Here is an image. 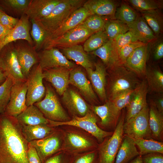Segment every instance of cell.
<instances>
[{
    "mask_svg": "<svg viewBox=\"0 0 163 163\" xmlns=\"http://www.w3.org/2000/svg\"><path fill=\"white\" fill-rule=\"evenodd\" d=\"M149 124L152 136L160 139L163 132V114L160 113L150 100L149 108Z\"/></svg>",
    "mask_w": 163,
    "mask_h": 163,
    "instance_id": "obj_31",
    "label": "cell"
},
{
    "mask_svg": "<svg viewBox=\"0 0 163 163\" xmlns=\"http://www.w3.org/2000/svg\"><path fill=\"white\" fill-rule=\"evenodd\" d=\"M30 21L32 24L30 35L34 43V47L36 50L43 48L49 34L39 21L33 19Z\"/></svg>",
    "mask_w": 163,
    "mask_h": 163,
    "instance_id": "obj_36",
    "label": "cell"
},
{
    "mask_svg": "<svg viewBox=\"0 0 163 163\" xmlns=\"http://www.w3.org/2000/svg\"><path fill=\"white\" fill-rule=\"evenodd\" d=\"M72 157L59 153L49 157L44 163H70Z\"/></svg>",
    "mask_w": 163,
    "mask_h": 163,
    "instance_id": "obj_51",
    "label": "cell"
},
{
    "mask_svg": "<svg viewBox=\"0 0 163 163\" xmlns=\"http://www.w3.org/2000/svg\"><path fill=\"white\" fill-rule=\"evenodd\" d=\"M143 163H163V154L153 153L142 156Z\"/></svg>",
    "mask_w": 163,
    "mask_h": 163,
    "instance_id": "obj_50",
    "label": "cell"
},
{
    "mask_svg": "<svg viewBox=\"0 0 163 163\" xmlns=\"http://www.w3.org/2000/svg\"><path fill=\"white\" fill-rule=\"evenodd\" d=\"M31 0H5L3 2L14 11L24 14Z\"/></svg>",
    "mask_w": 163,
    "mask_h": 163,
    "instance_id": "obj_46",
    "label": "cell"
},
{
    "mask_svg": "<svg viewBox=\"0 0 163 163\" xmlns=\"http://www.w3.org/2000/svg\"><path fill=\"white\" fill-rule=\"evenodd\" d=\"M137 15L138 14L129 6L125 3H123L116 8L114 18L129 24L136 20Z\"/></svg>",
    "mask_w": 163,
    "mask_h": 163,
    "instance_id": "obj_41",
    "label": "cell"
},
{
    "mask_svg": "<svg viewBox=\"0 0 163 163\" xmlns=\"http://www.w3.org/2000/svg\"><path fill=\"white\" fill-rule=\"evenodd\" d=\"M66 144L72 151L79 152L93 146L94 143L85 136L73 132H69L66 136Z\"/></svg>",
    "mask_w": 163,
    "mask_h": 163,
    "instance_id": "obj_34",
    "label": "cell"
},
{
    "mask_svg": "<svg viewBox=\"0 0 163 163\" xmlns=\"http://www.w3.org/2000/svg\"><path fill=\"white\" fill-rule=\"evenodd\" d=\"M19 20V19L8 15L3 11L0 15V23L9 30H11L14 27Z\"/></svg>",
    "mask_w": 163,
    "mask_h": 163,
    "instance_id": "obj_49",
    "label": "cell"
},
{
    "mask_svg": "<svg viewBox=\"0 0 163 163\" xmlns=\"http://www.w3.org/2000/svg\"><path fill=\"white\" fill-rule=\"evenodd\" d=\"M126 113L123 110L121 116L111 137L101 147L98 153L99 163H114L122 143L124 133L123 125Z\"/></svg>",
    "mask_w": 163,
    "mask_h": 163,
    "instance_id": "obj_5",
    "label": "cell"
},
{
    "mask_svg": "<svg viewBox=\"0 0 163 163\" xmlns=\"http://www.w3.org/2000/svg\"><path fill=\"white\" fill-rule=\"evenodd\" d=\"M149 107L148 104L138 114L126 121L123 133L133 139H146L152 135L149 124Z\"/></svg>",
    "mask_w": 163,
    "mask_h": 163,
    "instance_id": "obj_7",
    "label": "cell"
},
{
    "mask_svg": "<svg viewBox=\"0 0 163 163\" xmlns=\"http://www.w3.org/2000/svg\"><path fill=\"white\" fill-rule=\"evenodd\" d=\"M97 121L95 114L90 110L83 117L73 116L72 120L65 122L50 121V124L53 126L67 125L78 127L91 134L99 141H102L104 138L111 136L113 133L99 128L97 124Z\"/></svg>",
    "mask_w": 163,
    "mask_h": 163,
    "instance_id": "obj_6",
    "label": "cell"
},
{
    "mask_svg": "<svg viewBox=\"0 0 163 163\" xmlns=\"http://www.w3.org/2000/svg\"><path fill=\"white\" fill-rule=\"evenodd\" d=\"M2 70L5 71V67L3 60L0 57V70Z\"/></svg>",
    "mask_w": 163,
    "mask_h": 163,
    "instance_id": "obj_58",
    "label": "cell"
},
{
    "mask_svg": "<svg viewBox=\"0 0 163 163\" xmlns=\"http://www.w3.org/2000/svg\"><path fill=\"white\" fill-rule=\"evenodd\" d=\"M29 18L23 14L13 29L6 37L2 46V49L9 43L18 40H25L32 46L33 41L30 36Z\"/></svg>",
    "mask_w": 163,
    "mask_h": 163,
    "instance_id": "obj_21",
    "label": "cell"
},
{
    "mask_svg": "<svg viewBox=\"0 0 163 163\" xmlns=\"http://www.w3.org/2000/svg\"><path fill=\"white\" fill-rule=\"evenodd\" d=\"M21 130L25 138L29 143L43 139L52 132V129L46 125H22Z\"/></svg>",
    "mask_w": 163,
    "mask_h": 163,
    "instance_id": "obj_32",
    "label": "cell"
},
{
    "mask_svg": "<svg viewBox=\"0 0 163 163\" xmlns=\"http://www.w3.org/2000/svg\"><path fill=\"white\" fill-rule=\"evenodd\" d=\"M29 143L36 149L41 163H44L58 150L61 145V140L58 136L53 135L31 141Z\"/></svg>",
    "mask_w": 163,
    "mask_h": 163,
    "instance_id": "obj_17",
    "label": "cell"
},
{
    "mask_svg": "<svg viewBox=\"0 0 163 163\" xmlns=\"http://www.w3.org/2000/svg\"><path fill=\"white\" fill-rule=\"evenodd\" d=\"M38 54L39 64L43 70L59 67L71 69L76 66L56 48L43 49Z\"/></svg>",
    "mask_w": 163,
    "mask_h": 163,
    "instance_id": "obj_11",
    "label": "cell"
},
{
    "mask_svg": "<svg viewBox=\"0 0 163 163\" xmlns=\"http://www.w3.org/2000/svg\"><path fill=\"white\" fill-rule=\"evenodd\" d=\"M100 58L109 69L120 65L118 50L113 40H109L100 48L91 53Z\"/></svg>",
    "mask_w": 163,
    "mask_h": 163,
    "instance_id": "obj_24",
    "label": "cell"
},
{
    "mask_svg": "<svg viewBox=\"0 0 163 163\" xmlns=\"http://www.w3.org/2000/svg\"><path fill=\"white\" fill-rule=\"evenodd\" d=\"M11 30L6 29L0 23V53L2 50L5 39Z\"/></svg>",
    "mask_w": 163,
    "mask_h": 163,
    "instance_id": "obj_55",
    "label": "cell"
},
{
    "mask_svg": "<svg viewBox=\"0 0 163 163\" xmlns=\"http://www.w3.org/2000/svg\"><path fill=\"white\" fill-rule=\"evenodd\" d=\"M109 69L110 76L107 95L108 100L124 92L135 89L142 81L124 65H117Z\"/></svg>",
    "mask_w": 163,
    "mask_h": 163,
    "instance_id": "obj_2",
    "label": "cell"
},
{
    "mask_svg": "<svg viewBox=\"0 0 163 163\" xmlns=\"http://www.w3.org/2000/svg\"><path fill=\"white\" fill-rule=\"evenodd\" d=\"M118 50L122 46L129 43L135 42L132 32L129 31L117 36L113 40Z\"/></svg>",
    "mask_w": 163,
    "mask_h": 163,
    "instance_id": "obj_48",
    "label": "cell"
},
{
    "mask_svg": "<svg viewBox=\"0 0 163 163\" xmlns=\"http://www.w3.org/2000/svg\"><path fill=\"white\" fill-rule=\"evenodd\" d=\"M153 46V54L154 59L158 60L163 57V42L162 40L156 41Z\"/></svg>",
    "mask_w": 163,
    "mask_h": 163,
    "instance_id": "obj_52",
    "label": "cell"
},
{
    "mask_svg": "<svg viewBox=\"0 0 163 163\" xmlns=\"http://www.w3.org/2000/svg\"><path fill=\"white\" fill-rule=\"evenodd\" d=\"M14 81L8 75L5 82L0 85V113L5 112L9 102L11 88Z\"/></svg>",
    "mask_w": 163,
    "mask_h": 163,
    "instance_id": "obj_42",
    "label": "cell"
},
{
    "mask_svg": "<svg viewBox=\"0 0 163 163\" xmlns=\"http://www.w3.org/2000/svg\"><path fill=\"white\" fill-rule=\"evenodd\" d=\"M127 25L135 42L148 44L157 39V37L142 16L138 14L133 22Z\"/></svg>",
    "mask_w": 163,
    "mask_h": 163,
    "instance_id": "obj_22",
    "label": "cell"
},
{
    "mask_svg": "<svg viewBox=\"0 0 163 163\" xmlns=\"http://www.w3.org/2000/svg\"><path fill=\"white\" fill-rule=\"evenodd\" d=\"M145 44L137 41L129 43L122 46L119 52L120 65H124L127 58L136 49Z\"/></svg>",
    "mask_w": 163,
    "mask_h": 163,
    "instance_id": "obj_45",
    "label": "cell"
},
{
    "mask_svg": "<svg viewBox=\"0 0 163 163\" xmlns=\"http://www.w3.org/2000/svg\"><path fill=\"white\" fill-rule=\"evenodd\" d=\"M70 163H99L98 155L93 151L72 156Z\"/></svg>",
    "mask_w": 163,
    "mask_h": 163,
    "instance_id": "obj_47",
    "label": "cell"
},
{
    "mask_svg": "<svg viewBox=\"0 0 163 163\" xmlns=\"http://www.w3.org/2000/svg\"><path fill=\"white\" fill-rule=\"evenodd\" d=\"M43 69L38 64L31 70L26 78L27 107L40 101L45 95L46 89L43 83Z\"/></svg>",
    "mask_w": 163,
    "mask_h": 163,
    "instance_id": "obj_9",
    "label": "cell"
},
{
    "mask_svg": "<svg viewBox=\"0 0 163 163\" xmlns=\"http://www.w3.org/2000/svg\"><path fill=\"white\" fill-rule=\"evenodd\" d=\"M148 53V44L139 47L131 53L124 64L141 79L145 78Z\"/></svg>",
    "mask_w": 163,
    "mask_h": 163,
    "instance_id": "obj_14",
    "label": "cell"
},
{
    "mask_svg": "<svg viewBox=\"0 0 163 163\" xmlns=\"http://www.w3.org/2000/svg\"><path fill=\"white\" fill-rule=\"evenodd\" d=\"M62 0H31L25 12L30 20L40 21L48 16Z\"/></svg>",
    "mask_w": 163,
    "mask_h": 163,
    "instance_id": "obj_23",
    "label": "cell"
},
{
    "mask_svg": "<svg viewBox=\"0 0 163 163\" xmlns=\"http://www.w3.org/2000/svg\"><path fill=\"white\" fill-rule=\"evenodd\" d=\"M15 48L21 71L26 79L32 67L39 62L38 53L31 45H20Z\"/></svg>",
    "mask_w": 163,
    "mask_h": 163,
    "instance_id": "obj_19",
    "label": "cell"
},
{
    "mask_svg": "<svg viewBox=\"0 0 163 163\" xmlns=\"http://www.w3.org/2000/svg\"><path fill=\"white\" fill-rule=\"evenodd\" d=\"M26 80L14 81L11 88L10 98L5 108V114L17 117L27 107L26 105Z\"/></svg>",
    "mask_w": 163,
    "mask_h": 163,
    "instance_id": "obj_10",
    "label": "cell"
},
{
    "mask_svg": "<svg viewBox=\"0 0 163 163\" xmlns=\"http://www.w3.org/2000/svg\"><path fill=\"white\" fill-rule=\"evenodd\" d=\"M104 29L109 40H113L119 35L129 31V27L126 24L115 19L106 20Z\"/></svg>",
    "mask_w": 163,
    "mask_h": 163,
    "instance_id": "obj_40",
    "label": "cell"
},
{
    "mask_svg": "<svg viewBox=\"0 0 163 163\" xmlns=\"http://www.w3.org/2000/svg\"><path fill=\"white\" fill-rule=\"evenodd\" d=\"M85 1L62 0L54 7L48 16L39 21L49 35L62 24L74 11L82 7Z\"/></svg>",
    "mask_w": 163,
    "mask_h": 163,
    "instance_id": "obj_3",
    "label": "cell"
},
{
    "mask_svg": "<svg viewBox=\"0 0 163 163\" xmlns=\"http://www.w3.org/2000/svg\"><path fill=\"white\" fill-rule=\"evenodd\" d=\"M60 51L67 59L72 60L85 69L88 68L93 69L94 64L81 45L79 44L68 48L61 49Z\"/></svg>",
    "mask_w": 163,
    "mask_h": 163,
    "instance_id": "obj_28",
    "label": "cell"
},
{
    "mask_svg": "<svg viewBox=\"0 0 163 163\" xmlns=\"http://www.w3.org/2000/svg\"><path fill=\"white\" fill-rule=\"evenodd\" d=\"M71 70L62 67L45 69L43 72L44 79L50 83L58 94L62 95L69 84Z\"/></svg>",
    "mask_w": 163,
    "mask_h": 163,
    "instance_id": "obj_16",
    "label": "cell"
},
{
    "mask_svg": "<svg viewBox=\"0 0 163 163\" xmlns=\"http://www.w3.org/2000/svg\"><path fill=\"white\" fill-rule=\"evenodd\" d=\"M91 108L101 118V124L103 126H108L116 122L117 120L114 115L109 100L103 105L93 106Z\"/></svg>",
    "mask_w": 163,
    "mask_h": 163,
    "instance_id": "obj_35",
    "label": "cell"
},
{
    "mask_svg": "<svg viewBox=\"0 0 163 163\" xmlns=\"http://www.w3.org/2000/svg\"><path fill=\"white\" fill-rule=\"evenodd\" d=\"M91 15L90 13L86 8L82 6L80 7L74 11L56 29L49 35L46 43L76 27Z\"/></svg>",
    "mask_w": 163,
    "mask_h": 163,
    "instance_id": "obj_20",
    "label": "cell"
},
{
    "mask_svg": "<svg viewBox=\"0 0 163 163\" xmlns=\"http://www.w3.org/2000/svg\"><path fill=\"white\" fill-rule=\"evenodd\" d=\"M95 69L91 68L86 69L94 90L102 101H107L106 87L107 73L106 67L100 62L94 64Z\"/></svg>",
    "mask_w": 163,
    "mask_h": 163,
    "instance_id": "obj_13",
    "label": "cell"
},
{
    "mask_svg": "<svg viewBox=\"0 0 163 163\" xmlns=\"http://www.w3.org/2000/svg\"><path fill=\"white\" fill-rule=\"evenodd\" d=\"M134 90L124 92L117 96L113 99L109 100L114 115L117 119L119 117L121 111L129 104Z\"/></svg>",
    "mask_w": 163,
    "mask_h": 163,
    "instance_id": "obj_39",
    "label": "cell"
},
{
    "mask_svg": "<svg viewBox=\"0 0 163 163\" xmlns=\"http://www.w3.org/2000/svg\"><path fill=\"white\" fill-rule=\"evenodd\" d=\"M1 57L8 76H10L14 81L26 80L21 71L15 47L8 48Z\"/></svg>",
    "mask_w": 163,
    "mask_h": 163,
    "instance_id": "obj_25",
    "label": "cell"
},
{
    "mask_svg": "<svg viewBox=\"0 0 163 163\" xmlns=\"http://www.w3.org/2000/svg\"><path fill=\"white\" fill-rule=\"evenodd\" d=\"M93 34L80 24L62 35L47 41L43 48H69L85 42Z\"/></svg>",
    "mask_w": 163,
    "mask_h": 163,
    "instance_id": "obj_8",
    "label": "cell"
},
{
    "mask_svg": "<svg viewBox=\"0 0 163 163\" xmlns=\"http://www.w3.org/2000/svg\"><path fill=\"white\" fill-rule=\"evenodd\" d=\"M62 100L73 116L82 117L90 110L88 104L76 91L67 88L62 95Z\"/></svg>",
    "mask_w": 163,
    "mask_h": 163,
    "instance_id": "obj_15",
    "label": "cell"
},
{
    "mask_svg": "<svg viewBox=\"0 0 163 163\" xmlns=\"http://www.w3.org/2000/svg\"><path fill=\"white\" fill-rule=\"evenodd\" d=\"M12 117L5 114L0 118V163H29V143Z\"/></svg>",
    "mask_w": 163,
    "mask_h": 163,
    "instance_id": "obj_1",
    "label": "cell"
},
{
    "mask_svg": "<svg viewBox=\"0 0 163 163\" xmlns=\"http://www.w3.org/2000/svg\"><path fill=\"white\" fill-rule=\"evenodd\" d=\"M126 1L140 12L156 9L161 10L163 7L162 0H128Z\"/></svg>",
    "mask_w": 163,
    "mask_h": 163,
    "instance_id": "obj_43",
    "label": "cell"
},
{
    "mask_svg": "<svg viewBox=\"0 0 163 163\" xmlns=\"http://www.w3.org/2000/svg\"><path fill=\"white\" fill-rule=\"evenodd\" d=\"M8 75L4 70H0V85H2L6 79Z\"/></svg>",
    "mask_w": 163,
    "mask_h": 163,
    "instance_id": "obj_56",
    "label": "cell"
},
{
    "mask_svg": "<svg viewBox=\"0 0 163 163\" xmlns=\"http://www.w3.org/2000/svg\"><path fill=\"white\" fill-rule=\"evenodd\" d=\"M18 123L21 125L31 126L46 125L49 123L40 110L33 105L27 107L16 117Z\"/></svg>",
    "mask_w": 163,
    "mask_h": 163,
    "instance_id": "obj_27",
    "label": "cell"
},
{
    "mask_svg": "<svg viewBox=\"0 0 163 163\" xmlns=\"http://www.w3.org/2000/svg\"><path fill=\"white\" fill-rule=\"evenodd\" d=\"M129 163H143L142 156L139 155L132 160Z\"/></svg>",
    "mask_w": 163,
    "mask_h": 163,
    "instance_id": "obj_57",
    "label": "cell"
},
{
    "mask_svg": "<svg viewBox=\"0 0 163 163\" xmlns=\"http://www.w3.org/2000/svg\"><path fill=\"white\" fill-rule=\"evenodd\" d=\"M116 5L114 1L111 0H88L85 1L82 6L91 15L108 16L115 19Z\"/></svg>",
    "mask_w": 163,
    "mask_h": 163,
    "instance_id": "obj_26",
    "label": "cell"
},
{
    "mask_svg": "<svg viewBox=\"0 0 163 163\" xmlns=\"http://www.w3.org/2000/svg\"><path fill=\"white\" fill-rule=\"evenodd\" d=\"M139 155L133 139L125 135L114 163H128Z\"/></svg>",
    "mask_w": 163,
    "mask_h": 163,
    "instance_id": "obj_30",
    "label": "cell"
},
{
    "mask_svg": "<svg viewBox=\"0 0 163 163\" xmlns=\"http://www.w3.org/2000/svg\"><path fill=\"white\" fill-rule=\"evenodd\" d=\"M144 78L147 84L148 93H163V73L159 67H147Z\"/></svg>",
    "mask_w": 163,
    "mask_h": 163,
    "instance_id": "obj_29",
    "label": "cell"
},
{
    "mask_svg": "<svg viewBox=\"0 0 163 163\" xmlns=\"http://www.w3.org/2000/svg\"><path fill=\"white\" fill-rule=\"evenodd\" d=\"M2 11L0 9V15Z\"/></svg>",
    "mask_w": 163,
    "mask_h": 163,
    "instance_id": "obj_59",
    "label": "cell"
},
{
    "mask_svg": "<svg viewBox=\"0 0 163 163\" xmlns=\"http://www.w3.org/2000/svg\"><path fill=\"white\" fill-rule=\"evenodd\" d=\"M27 155L29 163H41L36 149L29 143Z\"/></svg>",
    "mask_w": 163,
    "mask_h": 163,
    "instance_id": "obj_53",
    "label": "cell"
},
{
    "mask_svg": "<svg viewBox=\"0 0 163 163\" xmlns=\"http://www.w3.org/2000/svg\"><path fill=\"white\" fill-rule=\"evenodd\" d=\"M69 82L77 88L87 100L91 103L97 102L91 85L81 67L76 66L70 70Z\"/></svg>",
    "mask_w": 163,
    "mask_h": 163,
    "instance_id": "obj_12",
    "label": "cell"
},
{
    "mask_svg": "<svg viewBox=\"0 0 163 163\" xmlns=\"http://www.w3.org/2000/svg\"><path fill=\"white\" fill-rule=\"evenodd\" d=\"M148 93V87L144 78L134 90L130 101L126 107L125 121L138 114L148 104L146 100Z\"/></svg>",
    "mask_w": 163,
    "mask_h": 163,
    "instance_id": "obj_18",
    "label": "cell"
},
{
    "mask_svg": "<svg viewBox=\"0 0 163 163\" xmlns=\"http://www.w3.org/2000/svg\"><path fill=\"white\" fill-rule=\"evenodd\" d=\"M152 98L150 100L158 111L163 114V93L153 94Z\"/></svg>",
    "mask_w": 163,
    "mask_h": 163,
    "instance_id": "obj_54",
    "label": "cell"
},
{
    "mask_svg": "<svg viewBox=\"0 0 163 163\" xmlns=\"http://www.w3.org/2000/svg\"><path fill=\"white\" fill-rule=\"evenodd\" d=\"M142 17L157 37L162 32L163 18L161 9L140 11Z\"/></svg>",
    "mask_w": 163,
    "mask_h": 163,
    "instance_id": "obj_33",
    "label": "cell"
},
{
    "mask_svg": "<svg viewBox=\"0 0 163 163\" xmlns=\"http://www.w3.org/2000/svg\"><path fill=\"white\" fill-rule=\"evenodd\" d=\"M106 20L102 17L95 15L88 17L81 24L93 33L104 29Z\"/></svg>",
    "mask_w": 163,
    "mask_h": 163,
    "instance_id": "obj_44",
    "label": "cell"
},
{
    "mask_svg": "<svg viewBox=\"0 0 163 163\" xmlns=\"http://www.w3.org/2000/svg\"><path fill=\"white\" fill-rule=\"evenodd\" d=\"M109 40L105 31L103 29L90 36L85 41L83 48L86 53H91L101 47Z\"/></svg>",
    "mask_w": 163,
    "mask_h": 163,
    "instance_id": "obj_38",
    "label": "cell"
},
{
    "mask_svg": "<svg viewBox=\"0 0 163 163\" xmlns=\"http://www.w3.org/2000/svg\"><path fill=\"white\" fill-rule=\"evenodd\" d=\"M133 139L139 149V155L141 156L153 153L163 154V143L162 142L144 138Z\"/></svg>",
    "mask_w": 163,
    "mask_h": 163,
    "instance_id": "obj_37",
    "label": "cell"
},
{
    "mask_svg": "<svg viewBox=\"0 0 163 163\" xmlns=\"http://www.w3.org/2000/svg\"><path fill=\"white\" fill-rule=\"evenodd\" d=\"M44 98L36 103V106L48 120L55 122L69 120L68 115L62 107L53 90L46 86Z\"/></svg>",
    "mask_w": 163,
    "mask_h": 163,
    "instance_id": "obj_4",
    "label": "cell"
}]
</instances>
